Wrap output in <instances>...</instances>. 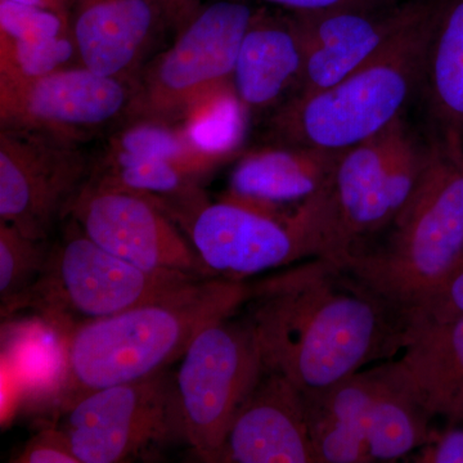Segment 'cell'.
Returning a JSON list of instances; mask_svg holds the SVG:
<instances>
[{
	"label": "cell",
	"mask_w": 463,
	"mask_h": 463,
	"mask_svg": "<svg viewBox=\"0 0 463 463\" xmlns=\"http://www.w3.org/2000/svg\"><path fill=\"white\" fill-rule=\"evenodd\" d=\"M251 294V282L201 277L79 328L62 340L58 411L96 390L167 370L181 361L203 328L239 312Z\"/></svg>",
	"instance_id": "obj_2"
},
{
	"label": "cell",
	"mask_w": 463,
	"mask_h": 463,
	"mask_svg": "<svg viewBox=\"0 0 463 463\" xmlns=\"http://www.w3.org/2000/svg\"><path fill=\"white\" fill-rule=\"evenodd\" d=\"M423 84L439 129L463 136V0H441Z\"/></svg>",
	"instance_id": "obj_21"
},
{
	"label": "cell",
	"mask_w": 463,
	"mask_h": 463,
	"mask_svg": "<svg viewBox=\"0 0 463 463\" xmlns=\"http://www.w3.org/2000/svg\"><path fill=\"white\" fill-rule=\"evenodd\" d=\"M81 65L74 33L47 38L0 36V79L32 80Z\"/></svg>",
	"instance_id": "obj_24"
},
{
	"label": "cell",
	"mask_w": 463,
	"mask_h": 463,
	"mask_svg": "<svg viewBox=\"0 0 463 463\" xmlns=\"http://www.w3.org/2000/svg\"><path fill=\"white\" fill-rule=\"evenodd\" d=\"M291 12H321L343 8H380L389 0H264Z\"/></svg>",
	"instance_id": "obj_28"
},
{
	"label": "cell",
	"mask_w": 463,
	"mask_h": 463,
	"mask_svg": "<svg viewBox=\"0 0 463 463\" xmlns=\"http://www.w3.org/2000/svg\"><path fill=\"white\" fill-rule=\"evenodd\" d=\"M12 2L25 3V5H39L56 11L58 14L70 17L71 11V0H12Z\"/></svg>",
	"instance_id": "obj_30"
},
{
	"label": "cell",
	"mask_w": 463,
	"mask_h": 463,
	"mask_svg": "<svg viewBox=\"0 0 463 463\" xmlns=\"http://www.w3.org/2000/svg\"><path fill=\"white\" fill-rule=\"evenodd\" d=\"M16 463H80L60 426L43 429L11 459Z\"/></svg>",
	"instance_id": "obj_26"
},
{
	"label": "cell",
	"mask_w": 463,
	"mask_h": 463,
	"mask_svg": "<svg viewBox=\"0 0 463 463\" xmlns=\"http://www.w3.org/2000/svg\"><path fill=\"white\" fill-rule=\"evenodd\" d=\"M327 187L288 216L267 214L231 200H205L178 225L207 277L248 281L255 274L298 261L330 257Z\"/></svg>",
	"instance_id": "obj_6"
},
{
	"label": "cell",
	"mask_w": 463,
	"mask_h": 463,
	"mask_svg": "<svg viewBox=\"0 0 463 463\" xmlns=\"http://www.w3.org/2000/svg\"><path fill=\"white\" fill-rule=\"evenodd\" d=\"M439 5L429 3L376 56L339 83L289 97L274 114V137L285 145L344 151L398 120L423 83Z\"/></svg>",
	"instance_id": "obj_4"
},
{
	"label": "cell",
	"mask_w": 463,
	"mask_h": 463,
	"mask_svg": "<svg viewBox=\"0 0 463 463\" xmlns=\"http://www.w3.org/2000/svg\"><path fill=\"white\" fill-rule=\"evenodd\" d=\"M80 463L133 461L148 447L179 437L169 371L96 390L60 413Z\"/></svg>",
	"instance_id": "obj_10"
},
{
	"label": "cell",
	"mask_w": 463,
	"mask_h": 463,
	"mask_svg": "<svg viewBox=\"0 0 463 463\" xmlns=\"http://www.w3.org/2000/svg\"><path fill=\"white\" fill-rule=\"evenodd\" d=\"M398 354L381 364L389 379L431 419L463 425V318L407 317Z\"/></svg>",
	"instance_id": "obj_17"
},
{
	"label": "cell",
	"mask_w": 463,
	"mask_h": 463,
	"mask_svg": "<svg viewBox=\"0 0 463 463\" xmlns=\"http://www.w3.org/2000/svg\"><path fill=\"white\" fill-rule=\"evenodd\" d=\"M51 246L0 222V310L3 317L23 307L30 289L44 270Z\"/></svg>",
	"instance_id": "obj_23"
},
{
	"label": "cell",
	"mask_w": 463,
	"mask_h": 463,
	"mask_svg": "<svg viewBox=\"0 0 463 463\" xmlns=\"http://www.w3.org/2000/svg\"><path fill=\"white\" fill-rule=\"evenodd\" d=\"M410 316L440 322L463 318V251L446 276L408 313Z\"/></svg>",
	"instance_id": "obj_25"
},
{
	"label": "cell",
	"mask_w": 463,
	"mask_h": 463,
	"mask_svg": "<svg viewBox=\"0 0 463 463\" xmlns=\"http://www.w3.org/2000/svg\"><path fill=\"white\" fill-rule=\"evenodd\" d=\"M248 115L230 81L194 100L176 125L194 147L228 161L242 145Z\"/></svg>",
	"instance_id": "obj_22"
},
{
	"label": "cell",
	"mask_w": 463,
	"mask_h": 463,
	"mask_svg": "<svg viewBox=\"0 0 463 463\" xmlns=\"http://www.w3.org/2000/svg\"><path fill=\"white\" fill-rule=\"evenodd\" d=\"M70 218L100 248L143 269L207 277L184 232L145 194L88 181Z\"/></svg>",
	"instance_id": "obj_13"
},
{
	"label": "cell",
	"mask_w": 463,
	"mask_h": 463,
	"mask_svg": "<svg viewBox=\"0 0 463 463\" xmlns=\"http://www.w3.org/2000/svg\"><path fill=\"white\" fill-rule=\"evenodd\" d=\"M169 21L179 29L201 7L200 0H156Z\"/></svg>",
	"instance_id": "obj_29"
},
{
	"label": "cell",
	"mask_w": 463,
	"mask_h": 463,
	"mask_svg": "<svg viewBox=\"0 0 463 463\" xmlns=\"http://www.w3.org/2000/svg\"><path fill=\"white\" fill-rule=\"evenodd\" d=\"M395 121L373 138L345 149L332 174L327 188L330 261L340 267L385 232L401 212L388 175Z\"/></svg>",
	"instance_id": "obj_15"
},
{
	"label": "cell",
	"mask_w": 463,
	"mask_h": 463,
	"mask_svg": "<svg viewBox=\"0 0 463 463\" xmlns=\"http://www.w3.org/2000/svg\"><path fill=\"white\" fill-rule=\"evenodd\" d=\"M257 11L242 0H218L197 9L173 44L139 72L127 121L176 125L194 100L230 83Z\"/></svg>",
	"instance_id": "obj_9"
},
{
	"label": "cell",
	"mask_w": 463,
	"mask_h": 463,
	"mask_svg": "<svg viewBox=\"0 0 463 463\" xmlns=\"http://www.w3.org/2000/svg\"><path fill=\"white\" fill-rule=\"evenodd\" d=\"M174 374L179 437L203 461L218 462L237 414L265 371L249 316L210 323L192 341Z\"/></svg>",
	"instance_id": "obj_8"
},
{
	"label": "cell",
	"mask_w": 463,
	"mask_h": 463,
	"mask_svg": "<svg viewBox=\"0 0 463 463\" xmlns=\"http://www.w3.org/2000/svg\"><path fill=\"white\" fill-rule=\"evenodd\" d=\"M303 67L300 33L292 14L258 9L241 43L234 90L249 112L272 108L294 94Z\"/></svg>",
	"instance_id": "obj_20"
},
{
	"label": "cell",
	"mask_w": 463,
	"mask_h": 463,
	"mask_svg": "<svg viewBox=\"0 0 463 463\" xmlns=\"http://www.w3.org/2000/svg\"><path fill=\"white\" fill-rule=\"evenodd\" d=\"M79 143L33 130L0 129V222L48 240L90 179Z\"/></svg>",
	"instance_id": "obj_11"
},
{
	"label": "cell",
	"mask_w": 463,
	"mask_h": 463,
	"mask_svg": "<svg viewBox=\"0 0 463 463\" xmlns=\"http://www.w3.org/2000/svg\"><path fill=\"white\" fill-rule=\"evenodd\" d=\"M218 462L317 463L303 392L265 368L232 423Z\"/></svg>",
	"instance_id": "obj_16"
},
{
	"label": "cell",
	"mask_w": 463,
	"mask_h": 463,
	"mask_svg": "<svg viewBox=\"0 0 463 463\" xmlns=\"http://www.w3.org/2000/svg\"><path fill=\"white\" fill-rule=\"evenodd\" d=\"M251 286L246 315L265 368L304 395L401 349L407 316L330 260L310 259Z\"/></svg>",
	"instance_id": "obj_1"
},
{
	"label": "cell",
	"mask_w": 463,
	"mask_h": 463,
	"mask_svg": "<svg viewBox=\"0 0 463 463\" xmlns=\"http://www.w3.org/2000/svg\"><path fill=\"white\" fill-rule=\"evenodd\" d=\"M201 279L176 270H147L90 240L74 219L51 245L44 270L21 309H33L65 340L90 323L120 315Z\"/></svg>",
	"instance_id": "obj_5"
},
{
	"label": "cell",
	"mask_w": 463,
	"mask_h": 463,
	"mask_svg": "<svg viewBox=\"0 0 463 463\" xmlns=\"http://www.w3.org/2000/svg\"><path fill=\"white\" fill-rule=\"evenodd\" d=\"M429 2L376 11L343 8L291 12L300 33L303 67L294 96H307L339 83L377 53L422 14Z\"/></svg>",
	"instance_id": "obj_14"
},
{
	"label": "cell",
	"mask_w": 463,
	"mask_h": 463,
	"mask_svg": "<svg viewBox=\"0 0 463 463\" xmlns=\"http://www.w3.org/2000/svg\"><path fill=\"white\" fill-rule=\"evenodd\" d=\"M304 398L317 463L397 461L434 434L431 417L381 364Z\"/></svg>",
	"instance_id": "obj_7"
},
{
	"label": "cell",
	"mask_w": 463,
	"mask_h": 463,
	"mask_svg": "<svg viewBox=\"0 0 463 463\" xmlns=\"http://www.w3.org/2000/svg\"><path fill=\"white\" fill-rule=\"evenodd\" d=\"M136 81L83 65L32 80L0 79V125L79 143L128 118Z\"/></svg>",
	"instance_id": "obj_12"
},
{
	"label": "cell",
	"mask_w": 463,
	"mask_h": 463,
	"mask_svg": "<svg viewBox=\"0 0 463 463\" xmlns=\"http://www.w3.org/2000/svg\"><path fill=\"white\" fill-rule=\"evenodd\" d=\"M70 18L81 65L134 81L170 26L156 0H71Z\"/></svg>",
	"instance_id": "obj_18"
},
{
	"label": "cell",
	"mask_w": 463,
	"mask_h": 463,
	"mask_svg": "<svg viewBox=\"0 0 463 463\" xmlns=\"http://www.w3.org/2000/svg\"><path fill=\"white\" fill-rule=\"evenodd\" d=\"M421 463H463V428L434 431L414 459Z\"/></svg>",
	"instance_id": "obj_27"
},
{
	"label": "cell",
	"mask_w": 463,
	"mask_h": 463,
	"mask_svg": "<svg viewBox=\"0 0 463 463\" xmlns=\"http://www.w3.org/2000/svg\"><path fill=\"white\" fill-rule=\"evenodd\" d=\"M385 240L341 267L405 316L443 279L463 251V136L439 129L425 147L421 179Z\"/></svg>",
	"instance_id": "obj_3"
},
{
	"label": "cell",
	"mask_w": 463,
	"mask_h": 463,
	"mask_svg": "<svg viewBox=\"0 0 463 463\" xmlns=\"http://www.w3.org/2000/svg\"><path fill=\"white\" fill-rule=\"evenodd\" d=\"M344 151L291 145L255 149L233 167L222 199L288 216L330 184Z\"/></svg>",
	"instance_id": "obj_19"
}]
</instances>
